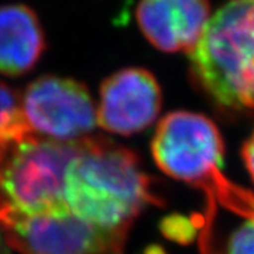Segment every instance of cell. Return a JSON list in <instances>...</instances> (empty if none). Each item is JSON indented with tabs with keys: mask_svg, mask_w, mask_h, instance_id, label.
<instances>
[{
	"mask_svg": "<svg viewBox=\"0 0 254 254\" xmlns=\"http://www.w3.org/2000/svg\"><path fill=\"white\" fill-rule=\"evenodd\" d=\"M161 106L163 92L154 75L128 66L100 83L96 122L109 133L131 136L151 126Z\"/></svg>",
	"mask_w": 254,
	"mask_h": 254,
	"instance_id": "7",
	"label": "cell"
},
{
	"mask_svg": "<svg viewBox=\"0 0 254 254\" xmlns=\"http://www.w3.org/2000/svg\"><path fill=\"white\" fill-rule=\"evenodd\" d=\"M192 82L218 108L254 110V0H227L190 53Z\"/></svg>",
	"mask_w": 254,
	"mask_h": 254,
	"instance_id": "3",
	"label": "cell"
},
{
	"mask_svg": "<svg viewBox=\"0 0 254 254\" xmlns=\"http://www.w3.org/2000/svg\"><path fill=\"white\" fill-rule=\"evenodd\" d=\"M151 153L164 174L205 190L210 206L233 190L235 184L222 173V134L200 113L177 110L164 116L155 128Z\"/></svg>",
	"mask_w": 254,
	"mask_h": 254,
	"instance_id": "4",
	"label": "cell"
},
{
	"mask_svg": "<svg viewBox=\"0 0 254 254\" xmlns=\"http://www.w3.org/2000/svg\"><path fill=\"white\" fill-rule=\"evenodd\" d=\"M64 196L76 218L118 232H128L147 206L163 203L136 153L96 136L78 141L65 175Z\"/></svg>",
	"mask_w": 254,
	"mask_h": 254,
	"instance_id": "1",
	"label": "cell"
},
{
	"mask_svg": "<svg viewBox=\"0 0 254 254\" xmlns=\"http://www.w3.org/2000/svg\"><path fill=\"white\" fill-rule=\"evenodd\" d=\"M0 230L18 254H125L128 235L95 226L71 212L38 216L0 212Z\"/></svg>",
	"mask_w": 254,
	"mask_h": 254,
	"instance_id": "5",
	"label": "cell"
},
{
	"mask_svg": "<svg viewBox=\"0 0 254 254\" xmlns=\"http://www.w3.org/2000/svg\"><path fill=\"white\" fill-rule=\"evenodd\" d=\"M242 157H243V161H245L246 170L249 171L254 182V130L253 133L250 134V137L245 141V144H243Z\"/></svg>",
	"mask_w": 254,
	"mask_h": 254,
	"instance_id": "13",
	"label": "cell"
},
{
	"mask_svg": "<svg viewBox=\"0 0 254 254\" xmlns=\"http://www.w3.org/2000/svg\"><path fill=\"white\" fill-rule=\"evenodd\" d=\"M163 233L174 240L190 242L195 235V229L190 225V220L180 218V216H171L164 220Z\"/></svg>",
	"mask_w": 254,
	"mask_h": 254,
	"instance_id": "12",
	"label": "cell"
},
{
	"mask_svg": "<svg viewBox=\"0 0 254 254\" xmlns=\"http://www.w3.org/2000/svg\"><path fill=\"white\" fill-rule=\"evenodd\" d=\"M245 219L230 235L223 254H254V213Z\"/></svg>",
	"mask_w": 254,
	"mask_h": 254,
	"instance_id": "10",
	"label": "cell"
},
{
	"mask_svg": "<svg viewBox=\"0 0 254 254\" xmlns=\"http://www.w3.org/2000/svg\"><path fill=\"white\" fill-rule=\"evenodd\" d=\"M0 254H11V249L6 242V237L3 235V232L0 230Z\"/></svg>",
	"mask_w": 254,
	"mask_h": 254,
	"instance_id": "14",
	"label": "cell"
},
{
	"mask_svg": "<svg viewBox=\"0 0 254 254\" xmlns=\"http://www.w3.org/2000/svg\"><path fill=\"white\" fill-rule=\"evenodd\" d=\"M46 48V33L34 10L26 4L0 6V73H28Z\"/></svg>",
	"mask_w": 254,
	"mask_h": 254,
	"instance_id": "9",
	"label": "cell"
},
{
	"mask_svg": "<svg viewBox=\"0 0 254 254\" xmlns=\"http://www.w3.org/2000/svg\"><path fill=\"white\" fill-rule=\"evenodd\" d=\"M78 141L37 136L20 112L0 127V212L21 216L69 212L65 175Z\"/></svg>",
	"mask_w": 254,
	"mask_h": 254,
	"instance_id": "2",
	"label": "cell"
},
{
	"mask_svg": "<svg viewBox=\"0 0 254 254\" xmlns=\"http://www.w3.org/2000/svg\"><path fill=\"white\" fill-rule=\"evenodd\" d=\"M18 112L37 136L72 143L88 137L96 123V110L85 83L57 75L30 82L20 95Z\"/></svg>",
	"mask_w": 254,
	"mask_h": 254,
	"instance_id": "6",
	"label": "cell"
},
{
	"mask_svg": "<svg viewBox=\"0 0 254 254\" xmlns=\"http://www.w3.org/2000/svg\"><path fill=\"white\" fill-rule=\"evenodd\" d=\"M20 95L7 83L0 81V127L18 113Z\"/></svg>",
	"mask_w": 254,
	"mask_h": 254,
	"instance_id": "11",
	"label": "cell"
},
{
	"mask_svg": "<svg viewBox=\"0 0 254 254\" xmlns=\"http://www.w3.org/2000/svg\"><path fill=\"white\" fill-rule=\"evenodd\" d=\"M136 18L145 40L157 50L190 54L210 20V3L209 0H140Z\"/></svg>",
	"mask_w": 254,
	"mask_h": 254,
	"instance_id": "8",
	"label": "cell"
}]
</instances>
